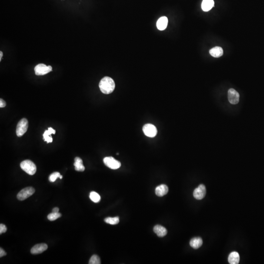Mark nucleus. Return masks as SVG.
<instances>
[{
	"mask_svg": "<svg viewBox=\"0 0 264 264\" xmlns=\"http://www.w3.org/2000/svg\"><path fill=\"white\" fill-rule=\"evenodd\" d=\"M168 19L165 16L160 17L157 22V27L160 30H164L166 28L168 25Z\"/></svg>",
	"mask_w": 264,
	"mask_h": 264,
	"instance_id": "12",
	"label": "nucleus"
},
{
	"mask_svg": "<svg viewBox=\"0 0 264 264\" xmlns=\"http://www.w3.org/2000/svg\"><path fill=\"white\" fill-rule=\"evenodd\" d=\"M168 187L166 185H161L158 186L155 189V193L159 197H162L167 194Z\"/></svg>",
	"mask_w": 264,
	"mask_h": 264,
	"instance_id": "11",
	"label": "nucleus"
},
{
	"mask_svg": "<svg viewBox=\"0 0 264 264\" xmlns=\"http://www.w3.org/2000/svg\"><path fill=\"white\" fill-rule=\"evenodd\" d=\"M74 166L75 170L77 171L83 172L85 170V166L83 165L82 159L79 157H76L74 159Z\"/></svg>",
	"mask_w": 264,
	"mask_h": 264,
	"instance_id": "19",
	"label": "nucleus"
},
{
	"mask_svg": "<svg viewBox=\"0 0 264 264\" xmlns=\"http://www.w3.org/2000/svg\"><path fill=\"white\" fill-rule=\"evenodd\" d=\"M89 264H100L101 261L100 258L98 255H94L91 257Z\"/></svg>",
	"mask_w": 264,
	"mask_h": 264,
	"instance_id": "23",
	"label": "nucleus"
},
{
	"mask_svg": "<svg viewBox=\"0 0 264 264\" xmlns=\"http://www.w3.org/2000/svg\"><path fill=\"white\" fill-rule=\"evenodd\" d=\"M28 122L26 119H23L18 122L16 128V134L19 137L24 135L28 128Z\"/></svg>",
	"mask_w": 264,
	"mask_h": 264,
	"instance_id": "3",
	"label": "nucleus"
},
{
	"mask_svg": "<svg viewBox=\"0 0 264 264\" xmlns=\"http://www.w3.org/2000/svg\"><path fill=\"white\" fill-rule=\"evenodd\" d=\"M240 95L234 89H230L228 91V99L232 104H236L239 101Z\"/></svg>",
	"mask_w": 264,
	"mask_h": 264,
	"instance_id": "9",
	"label": "nucleus"
},
{
	"mask_svg": "<svg viewBox=\"0 0 264 264\" xmlns=\"http://www.w3.org/2000/svg\"><path fill=\"white\" fill-rule=\"evenodd\" d=\"M154 231L160 237H163L167 233V231L164 226L160 225H157L154 227Z\"/></svg>",
	"mask_w": 264,
	"mask_h": 264,
	"instance_id": "14",
	"label": "nucleus"
},
{
	"mask_svg": "<svg viewBox=\"0 0 264 264\" xmlns=\"http://www.w3.org/2000/svg\"><path fill=\"white\" fill-rule=\"evenodd\" d=\"M6 102L3 99H0V107L4 108L5 107H6Z\"/></svg>",
	"mask_w": 264,
	"mask_h": 264,
	"instance_id": "26",
	"label": "nucleus"
},
{
	"mask_svg": "<svg viewBox=\"0 0 264 264\" xmlns=\"http://www.w3.org/2000/svg\"><path fill=\"white\" fill-rule=\"evenodd\" d=\"M61 217V214L59 213H54L52 212L50 214H48V219L49 221H53L56 220L57 219L59 218L60 217Z\"/></svg>",
	"mask_w": 264,
	"mask_h": 264,
	"instance_id": "22",
	"label": "nucleus"
},
{
	"mask_svg": "<svg viewBox=\"0 0 264 264\" xmlns=\"http://www.w3.org/2000/svg\"><path fill=\"white\" fill-rule=\"evenodd\" d=\"M104 221L107 224H110V225H117L119 222V217H113V218L108 217L104 219Z\"/></svg>",
	"mask_w": 264,
	"mask_h": 264,
	"instance_id": "20",
	"label": "nucleus"
},
{
	"mask_svg": "<svg viewBox=\"0 0 264 264\" xmlns=\"http://www.w3.org/2000/svg\"><path fill=\"white\" fill-rule=\"evenodd\" d=\"M214 2L213 0H203L201 3V8L203 11H207L211 10L214 7Z\"/></svg>",
	"mask_w": 264,
	"mask_h": 264,
	"instance_id": "15",
	"label": "nucleus"
},
{
	"mask_svg": "<svg viewBox=\"0 0 264 264\" xmlns=\"http://www.w3.org/2000/svg\"><path fill=\"white\" fill-rule=\"evenodd\" d=\"M21 168L29 175H33L36 172V166L33 161L25 160L21 163Z\"/></svg>",
	"mask_w": 264,
	"mask_h": 264,
	"instance_id": "2",
	"label": "nucleus"
},
{
	"mask_svg": "<svg viewBox=\"0 0 264 264\" xmlns=\"http://www.w3.org/2000/svg\"><path fill=\"white\" fill-rule=\"evenodd\" d=\"M35 192V189L32 187L24 188L17 194V198L19 200L24 201L33 195Z\"/></svg>",
	"mask_w": 264,
	"mask_h": 264,
	"instance_id": "6",
	"label": "nucleus"
},
{
	"mask_svg": "<svg viewBox=\"0 0 264 264\" xmlns=\"http://www.w3.org/2000/svg\"><path fill=\"white\" fill-rule=\"evenodd\" d=\"M59 209L58 207H54L53 209V212H52L58 213L59 212Z\"/></svg>",
	"mask_w": 264,
	"mask_h": 264,
	"instance_id": "28",
	"label": "nucleus"
},
{
	"mask_svg": "<svg viewBox=\"0 0 264 264\" xmlns=\"http://www.w3.org/2000/svg\"><path fill=\"white\" fill-rule=\"evenodd\" d=\"M90 199L95 203H98L100 201L101 197L98 193L94 191H92L90 193Z\"/></svg>",
	"mask_w": 264,
	"mask_h": 264,
	"instance_id": "21",
	"label": "nucleus"
},
{
	"mask_svg": "<svg viewBox=\"0 0 264 264\" xmlns=\"http://www.w3.org/2000/svg\"><path fill=\"white\" fill-rule=\"evenodd\" d=\"M60 176L61 175L60 173L58 172H54L53 173L50 175L48 179H49V181H50V182H54L57 178H60Z\"/></svg>",
	"mask_w": 264,
	"mask_h": 264,
	"instance_id": "24",
	"label": "nucleus"
},
{
	"mask_svg": "<svg viewBox=\"0 0 264 264\" xmlns=\"http://www.w3.org/2000/svg\"><path fill=\"white\" fill-rule=\"evenodd\" d=\"M103 162L108 167L114 170L119 169L121 166V163L112 157H105L103 159Z\"/></svg>",
	"mask_w": 264,
	"mask_h": 264,
	"instance_id": "5",
	"label": "nucleus"
},
{
	"mask_svg": "<svg viewBox=\"0 0 264 264\" xmlns=\"http://www.w3.org/2000/svg\"><path fill=\"white\" fill-rule=\"evenodd\" d=\"M209 53L213 57L218 58L223 55L224 51L222 48L220 47H215L209 50Z\"/></svg>",
	"mask_w": 264,
	"mask_h": 264,
	"instance_id": "16",
	"label": "nucleus"
},
{
	"mask_svg": "<svg viewBox=\"0 0 264 264\" xmlns=\"http://www.w3.org/2000/svg\"><path fill=\"white\" fill-rule=\"evenodd\" d=\"M48 246L47 244L44 243L37 244L33 246L31 249V253L33 254H38L42 253L43 252L47 250Z\"/></svg>",
	"mask_w": 264,
	"mask_h": 264,
	"instance_id": "10",
	"label": "nucleus"
},
{
	"mask_svg": "<svg viewBox=\"0 0 264 264\" xmlns=\"http://www.w3.org/2000/svg\"><path fill=\"white\" fill-rule=\"evenodd\" d=\"M55 134V130H54L52 128H48V130L45 131L43 134L44 141H47L48 143L53 142V139L51 136V135Z\"/></svg>",
	"mask_w": 264,
	"mask_h": 264,
	"instance_id": "13",
	"label": "nucleus"
},
{
	"mask_svg": "<svg viewBox=\"0 0 264 264\" xmlns=\"http://www.w3.org/2000/svg\"><path fill=\"white\" fill-rule=\"evenodd\" d=\"M3 56V53L2 52H0V61H1L2 58Z\"/></svg>",
	"mask_w": 264,
	"mask_h": 264,
	"instance_id": "29",
	"label": "nucleus"
},
{
	"mask_svg": "<svg viewBox=\"0 0 264 264\" xmlns=\"http://www.w3.org/2000/svg\"><path fill=\"white\" fill-rule=\"evenodd\" d=\"M59 178L60 179H62L63 178V176H62V175H61L60 177Z\"/></svg>",
	"mask_w": 264,
	"mask_h": 264,
	"instance_id": "30",
	"label": "nucleus"
},
{
	"mask_svg": "<svg viewBox=\"0 0 264 264\" xmlns=\"http://www.w3.org/2000/svg\"><path fill=\"white\" fill-rule=\"evenodd\" d=\"M53 71L52 66H47L44 64H39L34 68L35 74L36 75H44Z\"/></svg>",
	"mask_w": 264,
	"mask_h": 264,
	"instance_id": "4",
	"label": "nucleus"
},
{
	"mask_svg": "<svg viewBox=\"0 0 264 264\" xmlns=\"http://www.w3.org/2000/svg\"><path fill=\"white\" fill-rule=\"evenodd\" d=\"M228 261L231 264H239L240 261L239 254L236 251L232 252L229 255Z\"/></svg>",
	"mask_w": 264,
	"mask_h": 264,
	"instance_id": "17",
	"label": "nucleus"
},
{
	"mask_svg": "<svg viewBox=\"0 0 264 264\" xmlns=\"http://www.w3.org/2000/svg\"><path fill=\"white\" fill-rule=\"evenodd\" d=\"M206 188L204 185H200L194 190L193 196L197 200L203 199L206 195Z\"/></svg>",
	"mask_w": 264,
	"mask_h": 264,
	"instance_id": "8",
	"label": "nucleus"
},
{
	"mask_svg": "<svg viewBox=\"0 0 264 264\" xmlns=\"http://www.w3.org/2000/svg\"><path fill=\"white\" fill-rule=\"evenodd\" d=\"M99 87L101 92L104 94H110L114 91L115 83L112 78L105 76L101 80Z\"/></svg>",
	"mask_w": 264,
	"mask_h": 264,
	"instance_id": "1",
	"label": "nucleus"
},
{
	"mask_svg": "<svg viewBox=\"0 0 264 264\" xmlns=\"http://www.w3.org/2000/svg\"><path fill=\"white\" fill-rule=\"evenodd\" d=\"M7 231V228L6 226L3 224H1L0 225V234H2L3 233L6 232Z\"/></svg>",
	"mask_w": 264,
	"mask_h": 264,
	"instance_id": "25",
	"label": "nucleus"
},
{
	"mask_svg": "<svg viewBox=\"0 0 264 264\" xmlns=\"http://www.w3.org/2000/svg\"><path fill=\"white\" fill-rule=\"evenodd\" d=\"M142 130L143 133L147 137L150 138H154L155 137L158 132L156 127L151 124H145V125L143 126Z\"/></svg>",
	"mask_w": 264,
	"mask_h": 264,
	"instance_id": "7",
	"label": "nucleus"
},
{
	"mask_svg": "<svg viewBox=\"0 0 264 264\" xmlns=\"http://www.w3.org/2000/svg\"><path fill=\"white\" fill-rule=\"evenodd\" d=\"M203 243V240L201 238H193L190 240V245L194 249H198L202 246Z\"/></svg>",
	"mask_w": 264,
	"mask_h": 264,
	"instance_id": "18",
	"label": "nucleus"
},
{
	"mask_svg": "<svg viewBox=\"0 0 264 264\" xmlns=\"http://www.w3.org/2000/svg\"><path fill=\"white\" fill-rule=\"evenodd\" d=\"M6 255H7V253L3 248L1 247V248H0V257H2L3 256H6Z\"/></svg>",
	"mask_w": 264,
	"mask_h": 264,
	"instance_id": "27",
	"label": "nucleus"
}]
</instances>
